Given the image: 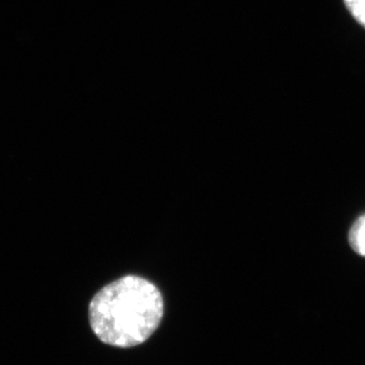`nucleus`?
Listing matches in <instances>:
<instances>
[{
    "label": "nucleus",
    "mask_w": 365,
    "mask_h": 365,
    "mask_svg": "<svg viewBox=\"0 0 365 365\" xmlns=\"http://www.w3.org/2000/svg\"><path fill=\"white\" fill-rule=\"evenodd\" d=\"M163 300L155 285L128 276L101 289L89 307L90 324L106 344L131 348L147 341L159 327Z\"/></svg>",
    "instance_id": "1"
},
{
    "label": "nucleus",
    "mask_w": 365,
    "mask_h": 365,
    "mask_svg": "<svg viewBox=\"0 0 365 365\" xmlns=\"http://www.w3.org/2000/svg\"><path fill=\"white\" fill-rule=\"evenodd\" d=\"M349 242L357 255L365 257V214L352 225L349 232Z\"/></svg>",
    "instance_id": "2"
},
{
    "label": "nucleus",
    "mask_w": 365,
    "mask_h": 365,
    "mask_svg": "<svg viewBox=\"0 0 365 365\" xmlns=\"http://www.w3.org/2000/svg\"><path fill=\"white\" fill-rule=\"evenodd\" d=\"M344 3L356 21L365 28V0H344Z\"/></svg>",
    "instance_id": "3"
}]
</instances>
